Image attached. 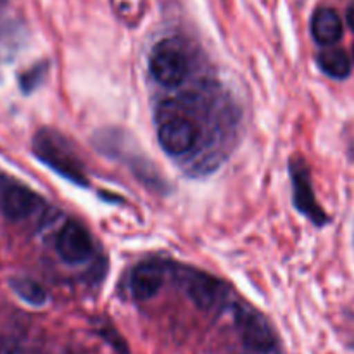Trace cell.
<instances>
[{
    "label": "cell",
    "mask_w": 354,
    "mask_h": 354,
    "mask_svg": "<svg viewBox=\"0 0 354 354\" xmlns=\"http://www.w3.org/2000/svg\"><path fill=\"white\" fill-rule=\"evenodd\" d=\"M33 152L45 166L78 187H88L83 162L76 158L64 138L50 130H41L33 138Z\"/></svg>",
    "instance_id": "1"
},
{
    "label": "cell",
    "mask_w": 354,
    "mask_h": 354,
    "mask_svg": "<svg viewBox=\"0 0 354 354\" xmlns=\"http://www.w3.org/2000/svg\"><path fill=\"white\" fill-rule=\"evenodd\" d=\"M152 78L161 85L178 86L189 75V59L176 40H165L158 44L149 59Z\"/></svg>",
    "instance_id": "2"
},
{
    "label": "cell",
    "mask_w": 354,
    "mask_h": 354,
    "mask_svg": "<svg viewBox=\"0 0 354 354\" xmlns=\"http://www.w3.org/2000/svg\"><path fill=\"white\" fill-rule=\"evenodd\" d=\"M199 133V127L190 118L173 114L159 127L158 140L169 156H182L196 147Z\"/></svg>",
    "instance_id": "3"
},
{
    "label": "cell",
    "mask_w": 354,
    "mask_h": 354,
    "mask_svg": "<svg viewBox=\"0 0 354 354\" xmlns=\"http://www.w3.org/2000/svg\"><path fill=\"white\" fill-rule=\"evenodd\" d=\"M237 328L244 344L252 351L266 353L275 346V335L266 318L251 308H239Z\"/></svg>",
    "instance_id": "4"
},
{
    "label": "cell",
    "mask_w": 354,
    "mask_h": 354,
    "mask_svg": "<svg viewBox=\"0 0 354 354\" xmlns=\"http://www.w3.org/2000/svg\"><path fill=\"white\" fill-rule=\"evenodd\" d=\"M55 251L62 261L78 265L86 261L93 251L88 232L76 221H68L55 239Z\"/></svg>",
    "instance_id": "5"
},
{
    "label": "cell",
    "mask_w": 354,
    "mask_h": 354,
    "mask_svg": "<svg viewBox=\"0 0 354 354\" xmlns=\"http://www.w3.org/2000/svg\"><path fill=\"white\" fill-rule=\"evenodd\" d=\"M290 176H292V190H294V203L297 209L310 218L315 225L327 223V214L320 207L318 201L315 199L313 189H311L310 175L304 166V162H292L290 165Z\"/></svg>",
    "instance_id": "6"
},
{
    "label": "cell",
    "mask_w": 354,
    "mask_h": 354,
    "mask_svg": "<svg viewBox=\"0 0 354 354\" xmlns=\"http://www.w3.org/2000/svg\"><path fill=\"white\" fill-rule=\"evenodd\" d=\"M41 207V199L33 192L21 185H12L6 190L2 197V211L9 220L19 221L31 216Z\"/></svg>",
    "instance_id": "7"
},
{
    "label": "cell",
    "mask_w": 354,
    "mask_h": 354,
    "mask_svg": "<svg viewBox=\"0 0 354 354\" xmlns=\"http://www.w3.org/2000/svg\"><path fill=\"white\" fill-rule=\"evenodd\" d=\"M165 280V270L158 263H140L130 277V290L135 299L147 301L159 292Z\"/></svg>",
    "instance_id": "8"
},
{
    "label": "cell",
    "mask_w": 354,
    "mask_h": 354,
    "mask_svg": "<svg viewBox=\"0 0 354 354\" xmlns=\"http://www.w3.org/2000/svg\"><path fill=\"white\" fill-rule=\"evenodd\" d=\"M185 290L199 310H211L221 297L220 282L206 273H190Z\"/></svg>",
    "instance_id": "9"
},
{
    "label": "cell",
    "mask_w": 354,
    "mask_h": 354,
    "mask_svg": "<svg viewBox=\"0 0 354 354\" xmlns=\"http://www.w3.org/2000/svg\"><path fill=\"white\" fill-rule=\"evenodd\" d=\"M311 35L315 41L330 47L342 37V21L330 7H318L311 17Z\"/></svg>",
    "instance_id": "10"
},
{
    "label": "cell",
    "mask_w": 354,
    "mask_h": 354,
    "mask_svg": "<svg viewBox=\"0 0 354 354\" xmlns=\"http://www.w3.org/2000/svg\"><path fill=\"white\" fill-rule=\"evenodd\" d=\"M318 66L334 80H346L351 75V61L342 48L328 47L318 54Z\"/></svg>",
    "instance_id": "11"
},
{
    "label": "cell",
    "mask_w": 354,
    "mask_h": 354,
    "mask_svg": "<svg viewBox=\"0 0 354 354\" xmlns=\"http://www.w3.org/2000/svg\"><path fill=\"white\" fill-rule=\"evenodd\" d=\"M10 287L16 292L17 297L24 301V303L31 304V306H44L47 303V292L40 283H37L31 279H24V277H17V279L10 280Z\"/></svg>",
    "instance_id": "12"
},
{
    "label": "cell",
    "mask_w": 354,
    "mask_h": 354,
    "mask_svg": "<svg viewBox=\"0 0 354 354\" xmlns=\"http://www.w3.org/2000/svg\"><path fill=\"white\" fill-rule=\"evenodd\" d=\"M346 21H348L349 28L354 31V2L348 7V10H346Z\"/></svg>",
    "instance_id": "13"
},
{
    "label": "cell",
    "mask_w": 354,
    "mask_h": 354,
    "mask_svg": "<svg viewBox=\"0 0 354 354\" xmlns=\"http://www.w3.org/2000/svg\"><path fill=\"white\" fill-rule=\"evenodd\" d=\"M353 57H354V47H353Z\"/></svg>",
    "instance_id": "14"
}]
</instances>
